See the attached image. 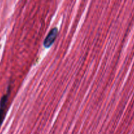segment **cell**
I'll list each match as a JSON object with an SVG mask.
<instances>
[{"label": "cell", "instance_id": "7a4b0ae2", "mask_svg": "<svg viewBox=\"0 0 134 134\" xmlns=\"http://www.w3.org/2000/svg\"><path fill=\"white\" fill-rule=\"evenodd\" d=\"M9 96V90H8L7 93L6 94H4L1 98L0 100V127L3 122L5 116V108H6L8 98Z\"/></svg>", "mask_w": 134, "mask_h": 134}, {"label": "cell", "instance_id": "6da1fadb", "mask_svg": "<svg viewBox=\"0 0 134 134\" xmlns=\"http://www.w3.org/2000/svg\"><path fill=\"white\" fill-rule=\"evenodd\" d=\"M58 35V29L56 27H53L50 30L49 34H47V37L44 39L43 41V46L45 48H49L51 47L55 42L56 36Z\"/></svg>", "mask_w": 134, "mask_h": 134}]
</instances>
